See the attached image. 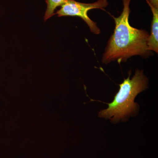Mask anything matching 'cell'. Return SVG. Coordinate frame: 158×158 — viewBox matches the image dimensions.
<instances>
[{
  "instance_id": "277c9868",
  "label": "cell",
  "mask_w": 158,
  "mask_h": 158,
  "mask_svg": "<svg viewBox=\"0 0 158 158\" xmlns=\"http://www.w3.org/2000/svg\"><path fill=\"white\" fill-rule=\"evenodd\" d=\"M152 12L153 18L152 22L151 31L147 41L148 50L158 52V9L152 6L146 0Z\"/></svg>"
},
{
  "instance_id": "3957f363",
  "label": "cell",
  "mask_w": 158,
  "mask_h": 158,
  "mask_svg": "<svg viewBox=\"0 0 158 158\" xmlns=\"http://www.w3.org/2000/svg\"><path fill=\"white\" fill-rule=\"evenodd\" d=\"M108 5L107 0H98L92 3L79 2L74 0H66L61 6V9L56 14L59 17L64 16H78L87 23L90 31L95 34H100V30L97 26L96 23L88 17V12L93 9L103 10Z\"/></svg>"
},
{
  "instance_id": "5b68a950",
  "label": "cell",
  "mask_w": 158,
  "mask_h": 158,
  "mask_svg": "<svg viewBox=\"0 0 158 158\" xmlns=\"http://www.w3.org/2000/svg\"><path fill=\"white\" fill-rule=\"evenodd\" d=\"M65 1L66 0H46L47 7L44 16V21L54 15L55 14V10L57 7L62 6Z\"/></svg>"
},
{
  "instance_id": "7a4b0ae2",
  "label": "cell",
  "mask_w": 158,
  "mask_h": 158,
  "mask_svg": "<svg viewBox=\"0 0 158 158\" xmlns=\"http://www.w3.org/2000/svg\"><path fill=\"white\" fill-rule=\"evenodd\" d=\"M147 83V78L143 71H136L131 79H130L129 76L119 85V91L113 101L108 103L109 107L101 111L99 116L117 122L135 114L138 105L134 100L138 94L146 89Z\"/></svg>"
},
{
  "instance_id": "8992f818",
  "label": "cell",
  "mask_w": 158,
  "mask_h": 158,
  "mask_svg": "<svg viewBox=\"0 0 158 158\" xmlns=\"http://www.w3.org/2000/svg\"><path fill=\"white\" fill-rule=\"evenodd\" d=\"M148 1L152 6L158 9V0H148Z\"/></svg>"
},
{
  "instance_id": "6da1fadb",
  "label": "cell",
  "mask_w": 158,
  "mask_h": 158,
  "mask_svg": "<svg viewBox=\"0 0 158 158\" xmlns=\"http://www.w3.org/2000/svg\"><path fill=\"white\" fill-rule=\"evenodd\" d=\"M131 0H123V9L115 20L114 33L105 50L102 62L108 64L113 61L119 63L135 56H146L151 51L147 46L149 34L147 31L135 28L130 25L129 17Z\"/></svg>"
}]
</instances>
